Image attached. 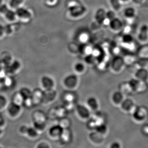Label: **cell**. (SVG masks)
<instances>
[{"instance_id": "obj_1", "label": "cell", "mask_w": 148, "mask_h": 148, "mask_svg": "<svg viewBox=\"0 0 148 148\" xmlns=\"http://www.w3.org/2000/svg\"><path fill=\"white\" fill-rule=\"evenodd\" d=\"M132 92H144L147 90L148 86L147 82L141 81L136 78L133 79L128 82Z\"/></svg>"}, {"instance_id": "obj_2", "label": "cell", "mask_w": 148, "mask_h": 148, "mask_svg": "<svg viewBox=\"0 0 148 148\" xmlns=\"http://www.w3.org/2000/svg\"><path fill=\"white\" fill-rule=\"evenodd\" d=\"M122 110L125 112L133 114L137 107L134 102L130 98L124 99L120 105Z\"/></svg>"}, {"instance_id": "obj_3", "label": "cell", "mask_w": 148, "mask_h": 148, "mask_svg": "<svg viewBox=\"0 0 148 148\" xmlns=\"http://www.w3.org/2000/svg\"><path fill=\"white\" fill-rule=\"evenodd\" d=\"M78 83V79L75 75H70L65 77L64 80L65 86L69 89L75 88Z\"/></svg>"}, {"instance_id": "obj_4", "label": "cell", "mask_w": 148, "mask_h": 148, "mask_svg": "<svg viewBox=\"0 0 148 148\" xmlns=\"http://www.w3.org/2000/svg\"><path fill=\"white\" fill-rule=\"evenodd\" d=\"M125 64L124 59L120 56H117L113 59L111 63V68L115 73H119L123 69Z\"/></svg>"}, {"instance_id": "obj_5", "label": "cell", "mask_w": 148, "mask_h": 148, "mask_svg": "<svg viewBox=\"0 0 148 148\" xmlns=\"http://www.w3.org/2000/svg\"><path fill=\"white\" fill-rule=\"evenodd\" d=\"M76 111L78 115L82 119H88L91 115L90 110L87 106L84 105H78L76 107Z\"/></svg>"}, {"instance_id": "obj_6", "label": "cell", "mask_w": 148, "mask_h": 148, "mask_svg": "<svg viewBox=\"0 0 148 148\" xmlns=\"http://www.w3.org/2000/svg\"><path fill=\"white\" fill-rule=\"evenodd\" d=\"M132 114L134 119L136 121L141 122L146 119L147 116L148 112L145 108L143 107H137Z\"/></svg>"}, {"instance_id": "obj_7", "label": "cell", "mask_w": 148, "mask_h": 148, "mask_svg": "<svg viewBox=\"0 0 148 148\" xmlns=\"http://www.w3.org/2000/svg\"><path fill=\"white\" fill-rule=\"evenodd\" d=\"M56 95V92L53 88L45 90H44L42 102H45V103H51L55 100Z\"/></svg>"}, {"instance_id": "obj_8", "label": "cell", "mask_w": 148, "mask_h": 148, "mask_svg": "<svg viewBox=\"0 0 148 148\" xmlns=\"http://www.w3.org/2000/svg\"><path fill=\"white\" fill-rule=\"evenodd\" d=\"M135 77L141 81L147 82L148 70L146 68H139L135 73Z\"/></svg>"}, {"instance_id": "obj_9", "label": "cell", "mask_w": 148, "mask_h": 148, "mask_svg": "<svg viewBox=\"0 0 148 148\" xmlns=\"http://www.w3.org/2000/svg\"><path fill=\"white\" fill-rule=\"evenodd\" d=\"M21 106L12 102L9 105L8 107V114L11 116L16 117L21 111Z\"/></svg>"}, {"instance_id": "obj_10", "label": "cell", "mask_w": 148, "mask_h": 148, "mask_svg": "<svg viewBox=\"0 0 148 148\" xmlns=\"http://www.w3.org/2000/svg\"><path fill=\"white\" fill-rule=\"evenodd\" d=\"M63 129L59 125H53L49 130V135L53 139H59L63 131Z\"/></svg>"}, {"instance_id": "obj_11", "label": "cell", "mask_w": 148, "mask_h": 148, "mask_svg": "<svg viewBox=\"0 0 148 148\" xmlns=\"http://www.w3.org/2000/svg\"><path fill=\"white\" fill-rule=\"evenodd\" d=\"M41 83L45 90L52 89L54 87V81L50 77L47 76L42 77L41 80Z\"/></svg>"}, {"instance_id": "obj_12", "label": "cell", "mask_w": 148, "mask_h": 148, "mask_svg": "<svg viewBox=\"0 0 148 148\" xmlns=\"http://www.w3.org/2000/svg\"><path fill=\"white\" fill-rule=\"evenodd\" d=\"M44 90L37 88L32 92V98L34 104H39L42 102Z\"/></svg>"}, {"instance_id": "obj_13", "label": "cell", "mask_w": 148, "mask_h": 148, "mask_svg": "<svg viewBox=\"0 0 148 148\" xmlns=\"http://www.w3.org/2000/svg\"><path fill=\"white\" fill-rule=\"evenodd\" d=\"M72 134L70 128L64 129L63 132L59 137V139L63 144H67L72 140Z\"/></svg>"}, {"instance_id": "obj_14", "label": "cell", "mask_w": 148, "mask_h": 148, "mask_svg": "<svg viewBox=\"0 0 148 148\" xmlns=\"http://www.w3.org/2000/svg\"><path fill=\"white\" fill-rule=\"evenodd\" d=\"M138 38L141 41L145 42L148 38V26L147 24H144L141 26L139 34L138 35Z\"/></svg>"}, {"instance_id": "obj_15", "label": "cell", "mask_w": 148, "mask_h": 148, "mask_svg": "<svg viewBox=\"0 0 148 148\" xmlns=\"http://www.w3.org/2000/svg\"><path fill=\"white\" fill-rule=\"evenodd\" d=\"M95 19L100 24L105 23L106 20V12L103 8H100L96 11L95 14Z\"/></svg>"}, {"instance_id": "obj_16", "label": "cell", "mask_w": 148, "mask_h": 148, "mask_svg": "<svg viewBox=\"0 0 148 148\" xmlns=\"http://www.w3.org/2000/svg\"><path fill=\"white\" fill-rule=\"evenodd\" d=\"M109 24L110 28L114 31H119L123 27L122 21L116 17L109 21Z\"/></svg>"}, {"instance_id": "obj_17", "label": "cell", "mask_w": 148, "mask_h": 148, "mask_svg": "<svg viewBox=\"0 0 148 148\" xmlns=\"http://www.w3.org/2000/svg\"><path fill=\"white\" fill-rule=\"evenodd\" d=\"M124 99V95L119 90L114 92L112 96L113 103L116 106H120Z\"/></svg>"}, {"instance_id": "obj_18", "label": "cell", "mask_w": 148, "mask_h": 148, "mask_svg": "<svg viewBox=\"0 0 148 148\" xmlns=\"http://www.w3.org/2000/svg\"><path fill=\"white\" fill-rule=\"evenodd\" d=\"M70 8L71 14L74 17H78L82 14L84 12V7L82 6H73Z\"/></svg>"}, {"instance_id": "obj_19", "label": "cell", "mask_w": 148, "mask_h": 148, "mask_svg": "<svg viewBox=\"0 0 148 148\" xmlns=\"http://www.w3.org/2000/svg\"><path fill=\"white\" fill-rule=\"evenodd\" d=\"M87 106L90 110L96 111L99 108V103L96 98L94 97H90L87 99Z\"/></svg>"}, {"instance_id": "obj_20", "label": "cell", "mask_w": 148, "mask_h": 148, "mask_svg": "<svg viewBox=\"0 0 148 148\" xmlns=\"http://www.w3.org/2000/svg\"><path fill=\"white\" fill-rule=\"evenodd\" d=\"M16 14L17 16L21 18H28L31 17V14L26 9L19 8L16 9Z\"/></svg>"}, {"instance_id": "obj_21", "label": "cell", "mask_w": 148, "mask_h": 148, "mask_svg": "<svg viewBox=\"0 0 148 148\" xmlns=\"http://www.w3.org/2000/svg\"><path fill=\"white\" fill-rule=\"evenodd\" d=\"M119 88V91L124 95L129 94L130 92H132V89H131L128 82L121 83V85H120Z\"/></svg>"}, {"instance_id": "obj_22", "label": "cell", "mask_w": 148, "mask_h": 148, "mask_svg": "<svg viewBox=\"0 0 148 148\" xmlns=\"http://www.w3.org/2000/svg\"><path fill=\"white\" fill-rule=\"evenodd\" d=\"M58 124L63 129H68L70 128L71 122L69 118L66 117H64L60 118Z\"/></svg>"}, {"instance_id": "obj_23", "label": "cell", "mask_w": 148, "mask_h": 148, "mask_svg": "<svg viewBox=\"0 0 148 148\" xmlns=\"http://www.w3.org/2000/svg\"><path fill=\"white\" fill-rule=\"evenodd\" d=\"M136 11L134 8L128 7L124 10L123 14L124 16L127 18H132L135 16Z\"/></svg>"}, {"instance_id": "obj_24", "label": "cell", "mask_w": 148, "mask_h": 148, "mask_svg": "<svg viewBox=\"0 0 148 148\" xmlns=\"http://www.w3.org/2000/svg\"><path fill=\"white\" fill-rule=\"evenodd\" d=\"M46 127L45 122L34 121V127L36 130L38 132H42Z\"/></svg>"}, {"instance_id": "obj_25", "label": "cell", "mask_w": 148, "mask_h": 148, "mask_svg": "<svg viewBox=\"0 0 148 148\" xmlns=\"http://www.w3.org/2000/svg\"><path fill=\"white\" fill-rule=\"evenodd\" d=\"M19 92L21 94L24 100L32 97V91L30 90V89L27 88H22L19 91Z\"/></svg>"}, {"instance_id": "obj_26", "label": "cell", "mask_w": 148, "mask_h": 148, "mask_svg": "<svg viewBox=\"0 0 148 148\" xmlns=\"http://www.w3.org/2000/svg\"><path fill=\"white\" fill-rule=\"evenodd\" d=\"M34 121L45 122L46 121V116L42 112H37L35 114Z\"/></svg>"}, {"instance_id": "obj_27", "label": "cell", "mask_w": 148, "mask_h": 148, "mask_svg": "<svg viewBox=\"0 0 148 148\" xmlns=\"http://www.w3.org/2000/svg\"><path fill=\"white\" fill-rule=\"evenodd\" d=\"M74 71L77 73L82 74L85 70V66L82 63L79 62L75 64L74 67Z\"/></svg>"}, {"instance_id": "obj_28", "label": "cell", "mask_w": 148, "mask_h": 148, "mask_svg": "<svg viewBox=\"0 0 148 148\" xmlns=\"http://www.w3.org/2000/svg\"><path fill=\"white\" fill-rule=\"evenodd\" d=\"M38 132L34 127H28L27 129V135L31 138H35L38 135Z\"/></svg>"}, {"instance_id": "obj_29", "label": "cell", "mask_w": 148, "mask_h": 148, "mask_svg": "<svg viewBox=\"0 0 148 148\" xmlns=\"http://www.w3.org/2000/svg\"><path fill=\"white\" fill-rule=\"evenodd\" d=\"M121 1L120 0H110V3L112 8L114 10L118 11L121 8Z\"/></svg>"}, {"instance_id": "obj_30", "label": "cell", "mask_w": 148, "mask_h": 148, "mask_svg": "<svg viewBox=\"0 0 148 148\" xmlns=\"http://www.w3.org/2000/svg\"><path fill=\"white\" fill-rule=\"evenodd\" d=\"M123 42L126 44L132 43L133 41V38L132 35L130 34H125L122 38Z\"/></svg>"}, {"instance_id": "obj_31", "label": "cell", "mask_w": 148, "mask_h": 148, "mask_svg": "<svg viewBox=\"0 0 148 148\" xmlns=\"http://www.w3.org/2000/svg\"><path fill=\"white\" fill-rule=\"evenodd\" d=\"M95 130L98 133L103 135L107 132V127L106 125L103 123L98 125L95 128Z\"/></svg>"}, {"instance_id": "obj_32", "label": "cell", "mask_w": 148, "mask_h": 148, "mask_svg": "<svg viewBox=\"0 0 148 148\" xmlns=\"http://www.w3.org/2000/svg\"><path fill=\"white\" fill-rule=\"evenodd\" d=\"M97 60L94 55L92 54H89L88 55H86L85 59V61L86 64L92 65L95 63V61Z\"/></svg>"}, {"instance_id": "obj_33", "label": "cell", "mask_w": 148, "mask_h": 148, "mask_svg": "<svg viewBox=\"0 0 148 148\" xmlns=\"http://www.w3.org/2000/svg\"><path fill=\"white\" fill-rule=\"evenodd\" d=\"M23 101H24V99L22 98L19 92L17 93L14 97L13 102L20 106H21V104H23Z\"/></svg>"}, {"instance_id": "obj_34", "label": "cell", "mask_w": 148, "mask_h": 148, "mask_svg": "<svg viewBox=\"0 0 148 148\" xmlns=\"http://www.w3.org/2000/svg\"><path fill=\"white\" fill-rule=\"evenodd\" d=\"M4 14H5L6 17L8 20H13L15 18L16 14L13 11L8 9Z\"/></svg>"}, {"instance_id": "obj_35", "label": "cell", "mask_w": 148, "mask_h": 148, "mask_svg": "<svg viewBox=\"0 0 148 148\" xmlns=\"http://www.w3.org/2000/svg\"><path fill=\"white\" fill-rule=\"evenodd\" d=\"M19 64L17 61H14L11 66H10L9 71L10 73H14V72L16 71L19 68Z\"/></svg>"}, {"instance_id": "obj_36", "label": "cell", "mask_w": 148, "mask_h": 148, "mask_svg": "<svg viewBox=\"0 0 148 148\" xmlns=\"http://www.w3.org/2000/svg\"><path fill=\"white\" fill-rule=\"evenodd\" d=\"M116 16V14L113 11L110 10L106 12V18L109 21H110L112 19H113Z\"/></svg>"}, {"instance_id": "obj_37", "label": "cell", "mask_w": 148, "mask_h": 148, "mask_svg": "<svg viewBox=\"0 0 148 148\" xmlns=\"http://www.w3.org/2000/svg\"><path fill=\"white\" fill-rule=\"evenodd\" d=\"M7 103V100L3 95H0V110L5 108Z\"/></svg>"}, {"instance_id": "obj_38", "label": "cell", "mask_w": 148, "mask_h": 148, "mask_svg": "<svg viewBox=\"0 0 148 148\" xmlns=\"http://www.w3.org/2000/svg\"><path fill=\"white\" fill-rule=\"evenodd\" d=\"M23 0H10V4L12 8H16L20 4Z\"/></svg>"}, {"instance_id": "obj_39", "label": "cell", "mask_w": 148, "mask_h": 148, "mask_svg": "<svg viewBox=\"0 0 148 148\" xmlns=\"http://www.w3.org/2000/svg\"><path fill=\"white\" fill-rule=\"evenodd\" d=\"M8 9L6 5H0V13L5 14Z\"/></svg>"}, {"instance_id": "obj_40", "label": "cell", "mask_w": 148, "mask_h": 148, "mask_svg": "<svg viewBox=\"0 0 148 148\" xmlns=\"http://www.w3.org/2000/svg\"><path fill=\"white\" fill-rule=\"evenodd\" d=\"M46 3L50 6H54L58 3V0H44Z\"/></svg>"}, {"instance_id": "obj_41", "label": "cell", "mask_w": 148, "mask_h": 148, "mask_svg": "<svg viewBox=\"0 0 148 148\" xmlns=\"http://www.w3.org/2000/svg\"><path fill=\"white\" fill-rule=\"evenodd\" d=\"M28 127L27 126H22V127H20V132H21L22 134H27V129H28Z\"/></svg>"}, {"instance_id": "obj_42", "label": "cell", "mask_w": 148, "mask_h": 148, "mask_svg": "<svg viewBox=\"0 0 148 148\" xmlns=\"http://www.w3.org/2000/svg\"><path fill=\"white\" fill-rule=\"evenodd\" d=\"M37 147L38 148H49V146L47 143H42L39 144Z\"/></svg>"}, {"instance_id": "obj_43", "label": "cell", "mask_w": 148, "mask_h": 148, "mask_svg": "<svg viewBox=\"0 0 148 148\" xmlns=\"http://www.w3.org/2000/svg\"><path fill=\"white\" fill-rule=\"evenodd\" d=\"M120 145L118 143L115 142L111 144L110 147L112 148H119L120 147Z\"/></svg>"}, {"instance_id": "obj_44", "label": "cell", "mask_w": 148, "mask_h": 148, "mask_svg": "<svg viewBox=\"0 0 148 148\" xmlns=\"http://www.w3.org/2000/svg\"><path fill=\"white\" fill-rule=\"evenodd\" d=\"M5 121L3 117L0 114V127L2 126L5 124Z\"/></svg>"}, {"instance_id": "obj_45", "label": "cell", "mask_w": 148, "mask_h": 148, "mask_svg": "<svg viewBox=\"0 0 148 148\" xmlns=\"http://www.w3.org/2000/svg\"><path fill=\"white\" fill-rule=\"evenodd\" d=\"M5 29L2 25H0V36H1L3 33Z\"/></svg>"}, {"instance_id": "obj_46", "label": "cell", "mask_w": 148, "mask_h": 148, "mask_svg": "<svg viewBox=\"0 0 148 148\" xmlns=\"http://www.w3.org/2000/svg\"><path fill=\"white\" fill-rule=\"evenodd\" d=\"M144 0H132L133 2L135 3V4H140L141 3L143 2Z\"/></svg>"}, {"instance_id": "obj_47", "label": "cell", "mask_w": 148, "mask_h": 148, "mask_svg": "<svg viewBox=\"0 0 148 148\" xmlns=\"http://www.w3.org/2000/svg\"><path fill=\"white\" fill-rule=\"evenodd\" d=\"M121 1L123 2H125L128 1L129 0H120Z\"/></svg>"}, {"instance_id": "obj_48", "label": "cell", "mask_w": 148, "mask_h": 148, "mask_svg": "<svg viewBox=\"0 0 148 148\" xmlns=\"http://www.w3.org/2000/svg\"><path fill=\"white\" fill-rule=\"evenodd\" d=\"M2 133V131L0 129V135H1Z\"/></svg>"}, {"instance_id": "obj_49", "label": "cell", "mask_w": 148, "mask_h": 148, "mask_svg": "<svg viewBox=\"0 0 148 148\" xmlns=\"http://www.w3.org/2000/svg\"><path fill=\"white\" fill-rule=\"evenodd\" d=\"M2 0H0V5H1V3L2 2Z\"/></svg>"}]
</instances>
